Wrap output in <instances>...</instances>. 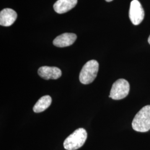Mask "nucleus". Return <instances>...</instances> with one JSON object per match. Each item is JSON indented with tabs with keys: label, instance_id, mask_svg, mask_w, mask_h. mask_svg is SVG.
<instances>
[{
	"label": "nucleus",
	"instance_id": "obj_1",
	"mask_svg": "<svg viewBox=\"0 0 150 150\" xmlns=\"http://www.w3.org/2000/svg\"><path fill=\"white\" fill-rule=\"evenodd\" d=\"M132 128L134 131L146 132L150 129V105L141 108L133 120Z\"/></svg>",
	"mask_w": 150,
	"mask_h": 150
},
{
	"label": "nucleus",
	"instance_id": "obj_2",
	"mask_svg": "<svg viewBox=\"0 0 150 150\" xmlns=\"http://www.w3.org/2000/svg\"><path fill=\"white\" fill-rule=\"evenodd\" d=\"M87 137V134L85 129H77L64 140V148L67 150H77L84 145Z\"/></svg>",
	"mask_w": 150,
	"mask_h": 150
},
{
	"label": "nucleus",
	"instance_id": "obj_3",
	"mask_svg": "<svg viewBox=\"0 0 150 150\" xmlns=\"http://www.w3.org/2000/svg\"><path fill=\"white\" fill-rule=\"evenodd\" d=\"M99 68L98 62L92 59L87 62L81 71L79 79L81 83L88 85L92 83L96 77Z\"/></svg>",
	"mask_w": 150,
	"mask_h": 150
},
{
	"label": "nucleus",
	"instance_id": "obj_4",
	"mask_svg": "<svg viewBox=\"0 0 150 150\" xmlns=\"http://www.w3.org/2000/svg\"><path fill=\"white\" fill-rule=\"evenodd\" d=\"M129 82L125 79H119L113 83L109 97L115 100H121L129 95Z\"/></svg>",
	"mask_w": 150,
	"mask_h": 150
},
{
	"label": "nucleus",
	"instance_id": "obj_5",
	"mask_svg": "<svg viewBox=\"0 0 150 150\" xmlns=\"http://www.w3.org/2000/svg\"><path fill=\"white\" fill-rule=\"evenodd\" d=\"M129 17L134 25H139L145 17V11L138 0L131 1L129 11Z\"/></svg>",
	"mask_w": 150,
	"mask_h": 150
},
{
	"label": "nucleus",
	"instance_id": "obj_6",
	"mask_svg": "<svg viewBox=\"0 0 150 150\" xmlns=\"http://www.w3.org/2000/svg\"><path fill=\"white\" fill-rule=\"evenodd\" d=\"M38 74L45 80H56L62 75L61 70L56 67L42 66L39 68Z\"/></svg>",
	"mask_w": 150,
	"mask_h": 150
},
{
	"label": "nucleus",
	"instance_id": "obj_7",
	"mask_svg": "<svg viewBox=\"0 0 150 150\" xmlns=\"http://www.w3.org/2000/svg\"><path fill=\"white\" fill-rule=\"evenodd\" d=\"M77 39V36L72 33H64L57 36L53 41V44L58 47H64L72 45Z\"/></svg>",
	"mask_w": 150,
	"mask_h": 150
},
{
	"label": "nucleus",
	"instance_id": "obj_8",
	"mask_svg": "<svg viewBox=\"0 0 150 150\" xmlns=\"http://www.w3.org/2000/svg\"><path fill=\"white\" fill-rule=\"evenodd\" d=\"M17 15L16 11L11 8H5L0 12V25L2 26H11L16 20Z\"/></svg>",
	"mask_w": 150,
	"mask_h": 150
},
{
	"label": "nucleus",
	"instance_id": "obj_9",
	"mask_svg": "<svg viewBox=\"0 0 150 150\" xmlns=\"http://www.w3.org/2000/svg\"><path fill=\"white\" fill-rule=\"evenodd\" d=\"M77 4V0H57L54 4V10L59 14L64 13L74 8Z\"/></svg>",
	"mask_w": 150,
	"mask_h": 150
},
{
	"label": "nucleus",
	"instance_id": "obj_10",
	"mask_svg": "<svg viewBox=\"0 0 150 150\" xmlns=\"http://www.w3.org/2000/svg\"><path fill=\"white\" fill-rule=\"evenodd\" d=\"M52 102V98L49 95H46L41 97L33 107V112H42L48 108Z\"/></svg>",
	"mask_w": 150,
	"mask_h": 150
},
{
	"label": "nucleus",
	"instance_id": "obj_11",
	"mask_svg": "<svg viewBox=\"0 0 150 150\" xmlns=\"http://www.w3.org/2000/svg\"><path fill=\"white\" fill-rule=\"evenodd\" d=\"M148 42H149V44L150 45V36H149V38H148Z\"/></svg>",
	"mask_w": 150,
	"mask_h": 150
},
{
	"label": "nucleus",
	"instance_id": "obj_12",
	"mask_svg": "<svg viewBox=\"0 0 150 150\" xmlns=\"http://www.w3.org/2000/svg\"><path fill=\"white\" fill-rule=\"evenodd\" d=\"M105 1L107 2H111V1H112L113 0H105Z\"/></svg>",
	"mask_w": 150,
	"mask_h": 150
}]
</instances>
